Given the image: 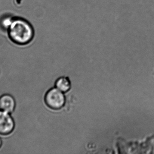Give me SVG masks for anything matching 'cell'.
Wrapping results in <instances>:
<instances>
[{"instance_id":"obj_8","label":"cell","mask_w":154,"mask_h":154,"mask_svg":"<svg viewBox=\"0 0 154 154\" xmlns=\"http://www.w3.org/2000/svg\"><path fill=\"white\" fill-rule=\"evenodd\" d=\"M2 145V140H1V138H0V147H1Z\"/></svg>"},{"instance_id":"obj_4","label":"cell","mask_w":154,"mask_h":154,"mask_svg":"<svg viewBox=\"0 0 154 154\" xmlns=\"http://www.w3.org/2000/svg\"><path fill=\"white\" fill-rule=\"evenodd\" d=\"M15 107V102L14 98L8 94L0 97V110L8 113L13 112Z\"/></svg>"},{"instance_id":"obj_7","label":"cell","mask_w":154,"mask_h":154,"mask_svg":"<svg viewBox=\"0 0 154 154\" xmlns=\"http://www.w3.org/2000/svg\"><path fill=\"white\" fill-rule=\"evenodd\" d=\"M13 20L10 17H7V18H5L2 22V24L4 27L5 28L8 29L9 27L11 25L12 22Z\"/></svg>"},{"instance_id":"obj_1","label":"cell","mask_w":154,"mask_h":154,"mask_svg":"<svg viewBox=\"0 0 154 154\" xmlns=\"http://www.w3.org/2000/svg\"><path fill=\"white\" fill-rule=\"evenodd\" d=\"M11 39L18 45L29 44L33 39L34 30L29 22L21 18L13 19L8 28Z\"/></svg>"},{"instance_id":"obj_2","label":"cell","mask_w":154,"mask_h":154,"mask_svg":"<svg viewBox=\"0 0 154 154\" xmlns=\"http://www.w3.org/2000/svg\"><path fill=\"white\" fill-rule=\"evenodd\" d=\"M46 105L53 109H59L65 105V97L62 91L57 88L50 90L45 97Z\"/></svg>"},{"instance_id":"obj_6","label":"cell","mask_w":154,"mask_h":154,"mask_svg":"<svg viewBox=\"0 0 154 154\" xmlns=\"http://www.w3.org/2000/svg\"><path fill=\"white\" fill-rule=\"evenodd\" d=\"M86 0H57L58 6L75 7L83 3Z\"/></svg>"},{"instance_id":"obj_5","label":"cell","mask_w":154,"mask_h":154,"mask_svg":"<svg viewBox=\"0 0 154 154\" xmlns=\"http://www.w3.org/2000/svg\"><path fill=\"white\" fill-rule=\"evenodd\" d=\"M57 88L63 92L68 91L70 89L71 85L69 79L66 77L60 78L56 83Z\"/></svg>"},{"instance_id":"obj_3","label":"cell","mask_w":154,"mask_h":154,"mask_svg":"<svg viewBox=\"0 0 154 154\" xmlns=\"http://www.w3.org/2000/svg\"><path fill=\"white\" fill-rule=\"evenodd\" d=\"M14 128V121L10 113L0 110V135L10 134Z\"/></svg>"}]
</instances>
